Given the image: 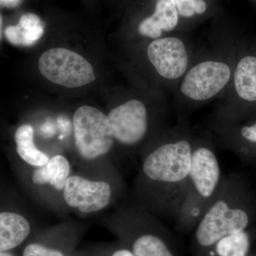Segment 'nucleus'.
I'll use <instances>...</instances> for the list:
<instances>
[{"label": "nucleus", "instance_id": "obj_1", "mask_svg": "<svg viewBox=\"0 0 256 256\" xmlns=\"http://www.w3.org/2000/svg\"><path fill=\"white\" fill-rule=\"evenodd\" d=\"M195 131L188 118L176 117L142 153L136 205L176 220L188 188Z\"/></svg>", "mask_w": 256, "mask_h": 256}, {"label": "nucleus", "instance_id": "obj_2", "mask_svg": "<svg viewBox=\"0 0 256 256\" xmlns=\"http://www.w3.org/2000/svg\"><path fill=\"white\" fill-rule=\"evenodd\" d=\"M237 36V33L222 32L210 38V46H198L174 94L176 117L188 118L194 111L225 95L233 77Z\"/></svg>", "mask_w": 256, "mask_h": 256}, {"label": "nucleus", "instance_id": "obj_3", "mask_svg": "<svg viewBox=\"0 0 256 256\" xmlns=\"http://www.w3.org/2000/svg\"><path fill=\"white\" fill-rule=\"evenodd\" d=\"M255 186L242 173L224 175L212 203L193 230L194 256H203L220 239L255 225Z\"/></svg>", "mask_w": 256, "mask_h": 256}, {"label": "nucleus", "instance_id": "obj_4", "mask_svg": "<svg viewBox=\"0 0 256 256\" xmlns=\"http://www.w3.org/2000/svg\"><path fill=\"white\" fill-rule=\"evenodd\" d=\"M215 146L210 130L204 126L196 129L188 188L174 220L180 233L194 230L220 188L224 175Z\"/></svg>", "mask_w": 256, "mask_h": 256}, {"label": "nucleus", "instance_id": "obj_5", "mask_svg": "<svg viewBox=\"0 0 256 256\" xmlns=\"http://www.w3.org/2000/svg\"><path fill=\"white\" fill-rule=\"evenodd\" d=\"M146 102L130 98L108 114L116 142L132 153L142 154L169 128L163 124L168 106L154 110Z\"/></svg>", "mask_w": 256, "mask_h": 256}, {"label": "nucleus", "instance_id": "obj_6", "mask_svg": "<svg viewBox=\"0 0 256 256\" xmlns=\"http://www.w3.org/2000/svg\"><path fill=\"white\" fill-rule=\"evenodd\" d=\"M112 230L136 256H180L174 236L138 205L122 210Z\"/></svg>", "mask_w": 256, "mask_h": 256}, {"label": "nucleus", "instance_id": "obj_7", "mask_svg": "<svg viewBox=\"0 0 256 256\" xmlns=\"http://www.w3.org/2000/svg\"><path fill=\"white\" fill-rule=\"evenodd\" d=\"M144 45V60L156 82L174 94L193 63L198 46L186 33H174L149 40Z\"/></svg>", "mask_w": 256, "mask_h": 256}, {"label": "nucleus", "instance_id": "obj_8", "mask_svg": "<svg viewBox=\"0 0 256 256\" xmlns=\"http://www.w3.org/2000/svg\"><path fill=\"white\" fill-rule=\"evenodd\" d=\"M256 112V38L238 34L232 82L212 114L242 116Z\"/></svg>", "mask_w": 256, "mask_h": 256}, {"label": "nucleus", "instance_id": "obj_9", "mask_svg": "<svg viewBox=\"0 0 256 256\" xmlns=\"http://www.w3.org/2000/svg\"><path fill=\"white\" fill-rule=\"evenodd\" d=\"M204 126L216 144L230 152L242 164L256 166V112L233 116L210 114Z\"/></svg>", "mask_w": 256, "mask_h": 256}, {"label": "nucleus", "instance_id": "obj_10", "mask_svg": "<svg viewBox=\"0 0 256 256\" xmlns=\"http://www.w3.org/2000/svg\"><path fill=\"white\" fill-rule=\"evenodd\" d=\"M73 128L76 148L87 161L106 156L116 142L108 117L92 106H80L76 110Z\"/></svg>", "mask_w": 256, "mask_h": 256}, {"label": "nucleus", "instance_id": "obj_11", "mask_svg": "<svg viewBox=\"0 0 256 256\" xmlns=\"http://www.w3.org/2000/svg\"><path fill=\"white\" fill-rule=\"evenodd\" d=\"M38 67L47 80L68 88L88 85L96 79L90 62L68 48H53L44 52L38 58Z\"/></svg>", "mask_w": 256, "mask_h": 256}, {"label": "nucleus", "instance_id": "obj_12", "mask_svg": "<svg viewBox=\"0 0 256 256\" xmlns=\"http://www.w3.org/2000/svg\"><path fill=\"white\" fill-rule=\"evenodd\" d=\"M67 206L84 214L104 210L110 204L112 188L104 180H90L78 174L70 175L62 192Z\"/></svg>", "mask_w": 256, "mask_h": 256}, {"label": "nucleus", "instance_id": "obj_13", "mask_svg": "<svg viewBox=\"0 0 256 256\" xmlns=\"http://www.w3.org/2000/svg\"><path fill=\"white\" fill-rule=\"evenodd\" d=\"M82 230L60 226L32 237L24 245L21 256H70L76 250Z\"/></svg>", "mask_w": 256, "mask_h": 256}, {"label": "nucleus", "instance_id": "obj_14", "mask_svg": "<svg viewBox=\"0 0 256 256\" xmlns=\"http://www.w3.org/2000/svg\"><path fill=\"white\" fill-rule=\"evenodd\" d=\"M137 32L138 36L148 40L184 33L174 0H156L152 13L140 22Z\"/></svg>", "mask_w": 256, "mask_h": 256}, {"label": "nucleus", "instance_id": "obj_15", "mask_svg": "<svg viewBox=\"0 0 256 256\" xmlns=\"http://www.w3.org/2000/svg\"><path fill=\"white\" fill-rule=\"evenodd\" d=\"M32 226L22 215L12 212L0 214V252H14L31 238Z\"/></svg>", "mask_w": 256, "mask_h": 256}, {"label": "nucleus", "instance_id": "obj_16", "mask_svg": "<svg viewBox=\"0 0 256 256\" xmlns=\"http://www.w3.org/2000/svg\"><path fill=\"white\" fill-rule=\"evenodd\" d=\"M70 172L68 159L62 154H56L47 164L34 168L31 174V182L36 186H48L56 192H63Z\"/></svg>", "mask_w": 256, "mask_h": 256}, {"label": "nucleus", "instance_id": "obj_17", "mask_svg": "<svg viewBox=\"0 0 256 256\" xmlns=\"http://www.w3.org/2000/svg\"><path fill=\"white\" fill-rule=\"evenodd\" d=\"M44 26L40 16L33 13L23 14L18 24L5 30L6 40L16 46H32L42 38Z\"/></svg>", "mask_w": 256, "mask_h": 256}, {"label": "nucleus", "instance_id": "obj_18", "mask_svg": "<svg viewBox=\"0 0 256 256\" xmlns=\"http://www.w3.org/2000/svg\"><path fill=\"white\" fill-rule=\"evenodd\" d=\"M33 128L28 124H22L14 133L16 151L18 156L32 168H40L48 163L50 158L40 150L34 143Z\"/></svg>", "mask_w": 256, "mask_h": 256}, {"label": "nucleus", "instance_id": "obj_19", "mask_svg": "<svg viewBox=\"0 0 256 256\" xmlns=\"http://www.w3.org/2000/svg\"><path fill=\"white\" fill-rule=\"evenodd\" d=\"M254 228L230 234L220 239L203 256H249Z\"/></svg>", "mask_w": 256, "mask_h": 256}, {"label": "nucleus", "instance_id": "obj_20", "mask_svg": "<svg viewBox=\"0 0 256 256\" xmlns=\"http://www.w3.org/2000/svg\"><path fill=\"white\" fill-rule=\"evenodd\" d=\"M182 22H193L204 16L210 10L207 0H174Z\"/></svg>", "mask_w": 256, "mask_h": 256}, {"label": "nucleus", "instance_id": "obj_21", "mask_svg": "<svg viewBox=\"0 0 256 256\" xmlns=\"http://www.w3.org/2000/svg\"><path fill=\"white\" fill-rule=\"evenodd\" d=\"M80 252L82 256H136L120 240L112 245L96 246Z\"/></svg>", "mask_w": 256, "mask_h": 256}, {"label": "nucleus", "instance_id": "obj_22", "mask_svg": "<svg viewBox=\"0 0 256 256\" xmlns=\"http://www.w3.org/2000/svg\"><path fill=\"white\" fill-rule=\"evenodd\" d=\"M0 256H16L14 252H0Z\"/></svg>", "mask_w": 256, "mask_h": 256}, {"label": "nucleus", "instance_id": "obj_23", "mask_svg": "<svg viewBox=\"0 0 256 256\" xmlns=\"http://www.w3.org/2000/svg\"><path fill=\"white\" fill-rule=\"evenodd\" d=\"M254 186H255L256 192V182L255 184V185H254ZM254 229H255V230L256 232V220L255 225H254Z\"/></svg>", "mask_w": 256, "mask_h": 256}, {"label": "nucleus", "instance_id": "obj_24", "mask_svg": "<svg viewBox=\"0 0 256 256\" xmlns=\"http://www.w3.org/2000/svg\"><path fill=\"white\" fill-rule=\"evenodd\" d=\"M249 256H256V254H254V252H250V255Z\"/></svg>", "mask_w": 256, "mask_h": 256}]
</instances>
